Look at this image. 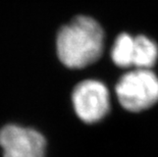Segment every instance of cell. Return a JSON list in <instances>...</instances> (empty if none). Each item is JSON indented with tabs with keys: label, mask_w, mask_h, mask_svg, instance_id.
<instances>
[{
	"label": "cell",
	"mask_w": 158,
	"mask_h": 157,
	"mask_svg": "<svg viewBox=\"0 0 158 157\" xmlns=\"http://www.w3.org/2000/svg\"><path fill=\"white\" fill-rule=\"evenodd\" d=\"M115 93L124 109L143 111L158 102V78L151 69L135 68L119 79Z\"/></svg>",
	"instance_id": "2"
},
{
	"label": "cell",
	"mask_w": 158,
	"mask_h": 157,
	"mask_svg": "<svg viewBox=\"0 0 158 157\" xmlns=\"http://www.w3.org/2000/svg\"><path fill=\"white\" fill-rule=\"evenodd\" d=\"M158 58V46L153 40L144 35L135 37L134 65L136 68L151 69Z\"/></svg>",
	"instance_id": "5"
},
{
	"label": "cell",
	"mask_w": 158,
	"mask_h": 157,
	"mask_svg": "<svg viewBox=\"0 0 158 157\" xmlns=\"http://www.w3.org/2000/svg\"><path fill=\"white\" fill-rule=\"evenodd\" d=\"M72 98L77 115L87 123L101 121L110 109L108 89L96 80L81 82L73 89Z\"/></svg>",
	"instance_id": "3"
},
{
	"label": "cell",
	"mask_w": 158,
	"mask_h": 157,
	"mask_svg": "<svg viewBox=\"0 0 158 157\" xmlns=\"http://www.w3.org/2000/svg\"><path fill=\"white\" fill-rule=\"evenodd\" d=\"M135 38L123 33L116 38L111 50V59L119 68H130L134 65Z\"/></svg>",
	"instance_id": "6"
},
{
	"label": "cell",
	"mask_w": 158,
	"mask_h": 157,
	"mask_svg": "<svg viewBox=\"0 0 158 157\" xmlns=\"http://www.w3.org/2000/svg\"><path fill=\"white\" fill-rule=\"evenodd\" d=\"M3 157H45L46 140L31 128L6 125L0 130Z\"/></svg>",
	"instance_id": "4"
},
{
	"label": "cell",
	"mask_w": 158,
	"mask_h": 157,
	"mask_svg": "<svg viewBox=\"0 0 158 157\" xmlns=\"http://www.w3.org/2000/svg\"><path fill=\"white\" fill-rule=\"evenodd\" d=\"M56 48L59 60L66 68H86L101 57L104 31L91 16L78 15L59 30Z\"/></svg>",
	"instance_id": "1"
}]
</instances>
